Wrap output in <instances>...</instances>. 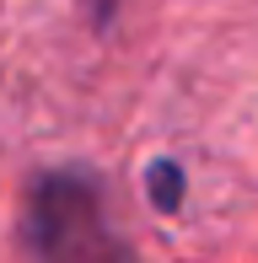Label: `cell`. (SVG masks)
Instances as JSON below:
<instances>
[{"label": "cell", "instance_id": "6da1fadb", "mask_svg": "<svg viewBox=\"0 0 258 263\" xmlns=\"http://www.w3.org/2000/svg\"><path fill=\"white\" fill-rule=\"evenodd\" d=\"M32 253L38 263H135L124 236L113 231L97 177L86 172H49L32 194Z\"/></svg>", "mask_w": 258, "mask_h": 263}]
</instances>
